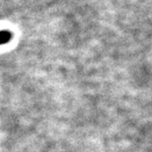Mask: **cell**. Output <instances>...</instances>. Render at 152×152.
I'll return each mask as SVG.
<instances>
[{
  "mask_svg": "<svg viewBox=\"0 0 152 152\" xmlns=\"http://www.w3.org/2000/svg\"><path fill=\"white\" fill-rule=\"evenodd\" d=\"M12 39V33L8 31H0V45L7 44Z\"/></svg>",
  "mask_w": 152,
  "mask_h": 152,
  "instance_id": "obj_1",
  "label": "cell"
}]
</instances>
